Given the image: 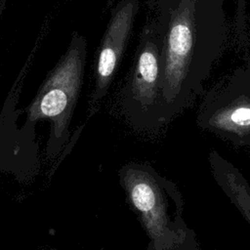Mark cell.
<instances>
[{"mask_svg":"<svg viewBox=\"0 0 250 250\" xmlns=\"http://www.w3.org/2000/svg\"><path fill=\"white\" fill-rule=\"evenodd\" d=\"M153 44L146 40L137 53L132 74L122 90L121 105L131 126L157 134L167 126L163 101L158 94V61Z\"/></svg>","mask_w":250,"mask_h":250,"instance_id":"3957f363","label":"cell"},{"mask_svg":"<svg viewBox=\"0 0 250 250\" xmlns=\"http://www.w3.org/2000/svg\"><path fill=\"white\" fill-rule=\"evenodd\" d=\"M136 10V0H118L111 9L97 55L95 84L89 103L91 114L98 109L114 78L131 32Z\"/></svg>","mask_w":250,"mask_h":250,"instance_id":"277c9868","label":"cell"},{"mask_svg":"<svg viewBox=\"0 0 250 250\" xmlns=\"http://www.w3.org/2000/svg\"><path fill=\"white\" fill-rule=\"evenodd\" d=\"M191 36L189 29L184 24L175 25L169 34L170 51L176 55H184L190 47Z\"/></svg>","mask_w":250,"mask_h":250,"instance_id":"8992f818","label":"cell"},{"mask_svg":"<svg viewBox=\"0 0 250 250\" xmlns=\"http://www.w3.org/2000/svg\"><path fill=\"white\" fill-rule=\"evenodd\" d=\"M86 39L73 32L65 53L47 74L36 96L26 107V119L21 133L25 142L33 137L39 120H49L51 133L47 144V156H56L68 139V127L82 87L86 63Z\"/></svg>","mask_w":250,"mask_h":250,"instance_id":"7a4b0ae2","label":"cell"},{"mask_svg":"<svg viewBox=\"0 0 250 250\" xmlns=\"http://www.w3.org/2000/svg\"><path fill=\"white\" fill-rule=\"evenodd\" d=\"M213 179L250 226V184L239 169L217 150L208 153Z\"/></svg>","mask_w":250,"mask_h":250,"instance_id":"5b68a950","label":"cell"},{"mask_svg":"<svg viewBox=\"0 0 250 250\" xmlns=\"http://www.w3.org/2000/svg\"><path fill=\"white\" fill-rule=\"evenodd\" d=\"M44 250H57V249H44Z\"/></svg>","mask_w":250,"mask_h":250,"instance_id":"52a82bcc","label":"cell"},{"mask_svg":"<svg viewBox=\"0 0 250 250\" xmlns=\"http://www.w3.org/2000/svg\"><path fill=\"white\" fill-rule=\"evenodd\" d=\"M118 177L147 235L146 250H199L197 234L184 219L182 192L173 181L138 162L123 165Z\"/></svg>","mask_w":250,"mask_h":250,"instance_id":"6da1fadb","label":"cell"}]
</instances>
